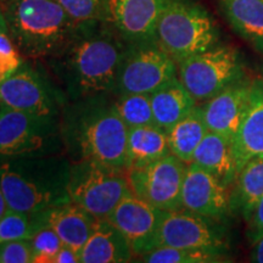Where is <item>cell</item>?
I'll list each match as a JSON object with an SVG mask.
<instances>
[{
  "mask_svg": "<svg viewBox=\"0 0 263 263\" xmlns=\"http://www.w3.org/2000/svg\"><path fill=\"white\" fill-rule=\"evenodd\" d=\"M127 47L111 21L82 22L48 64L72 103L114 93Z\"/></svg>",
  "mask_w": 263,
  "mask_h": 263,
  "instance_id": "cell-1",
  "label": "cell"
},
{
  "mask_svg": "<svg viewBox=\"0 0 263 263\" xmlns=\"http://www.w3.org/2000/svg\"><path fill=\"white\" fill-rule=\"evenodd\" d=\"M128 128L106 95L72 101L61 114L65 154L126 170Z\"/></svg>",
  "mask_w": 263,
  "mask_h": 263,
  "instance_id": "cell-2",
  "label": "cell"
},
{
  "mask_svg": "<svg viewBox=\"0 0 263 263\" xmlns=\"http://www.w3.org/2000/svg\"><path fill=\"white\" fill-rule=\"evenodd\" d=\"M71 160L66 154L0 160V184L8 209L39 212L70 202Z\"/></svg>",
  "mask_w": 263,
  "mask_h": 263,
  "instance_id": "cell-3",
  "label": "cell"
},
{
  "mask_svg": "<svg viewBox=\"0 0 263 263\" xmlns=\"http://www.w3.org/2000/svg\"><path fill=\"white\" fill-rule=\"evenodd\" d=\"M0 8L16 48L34 61L55 57L76 25L57 0H3Z\"/></svg>",
  "mask_w": 263,
  "mask_h": 263,
  "instance_id": "cell-4",
  "label": "cell"
},
{
  "mask_svg": "<svg viewBox=\"0 0 263 263\" xmlns=\"http://www.w3.org/2000/svg\"><path fill=\"white\" fill-rule=\"evenodd\" d=\"M155 39L178 64L218 44L219 31L203 6L192 0H172L159 20Z\"/></svg>",
  "mask_w": 263,
  "mask_h": 263,
  "instance_id": "cell-5",
  "label": "cell"
},
{
  "mask_svg": "<svg viewBox=\"0 0 263 263\" xmlns=\"http://www.w3.org/2000/svg\"><path fill=\"white\" fill-rule=\"evenodd\" d=\"M65 153L61 116L0 106V160Z\"/></svg>",
  "mask_w": 263,
  "mask_h": 263,
  "instance_id": "cell-6",
  "label": "cell"
},
{
  "mask_svg": "<svg viewBox=\"0 0 263 263\" xmlns=\"http://www.w3.org/2000/svg\"><path fill=\"white\" fill-rule=\"evenodd\" d=\"M68 194L72 202L98 219H106L124 196L133 194L127 171L91 161L71 162Z\"/></svg>",
  "mask_w": 263,
  "mask_h": 263,
  "instance_id": "cell-7",
  "label": "cell"
},
{
  "mask_svg": "<svg viewBox=\"0 0 263 263\" xmlns=\"http://www.w3.org/2000/svg\"><path fill=\"white\" fill-rule=\"evenodd\" d=\"M177 67V76L197 103H205L229 84L245 77L241 55L230 45L217 44L179 61Z\"/></svg>",
  "mask_w": 263,
  "mask_h": 263,
  "instance_id": "cell-8",
  "label": "cell"
},
{
  "mask_svg": "<svg viewBox=\"0 0 263 263\" xmlns=\"http://www.w3.org/2000/svg\"><path fill=\"white\" fill-rule=\"evenodd\" d=\"M68 103L61 85L39 65L24 61L0 83V106L43 116H61Z\"/></svg>",
  "mask_w": 263,
  "mask_h": 263,
  "instance_id": "cell-9",
  "label": "cell"
},
{
  "mask_svg": "<svg viewBox=\"0 0 263 263\" xmlns=\"http://www.w3.org/2000/svg\"><path fill=\"white\" fill-rule=\"evenodd\" d=\"M216 222L183 209L164 211L155 233L147 241L141 256L151 250L164 246L227 254L229 250L228 239L222 227Z\"/></svg>",
  "mask_w": 263,
  "mask_h": 263,
  "instance_id": "cell-10",
  "label": "cell"
},
{
  "mask_svg": "<svg viewBox=\"0 0 263 263\" xmlns=\"http://www.w3.org/2000/svg\"><path fill=\"white\" fill-rule=\"evenodd\" d=\"M177 71V62L156 41L128 43L112 94H151Z\"/></svg>",
  "mask_w": 263,
  "mask_h": 263,
  "instance_id": "cell-11",
  "label": "cell"
},
{
  "mask_svg": "<svg viewBox=\"0 0 263 263\" xmlns=\"http://www.w3.org/2000/svg\"><path fill=\"white\" fill-rule=\"evenodd\" d=\"M188 163L168 154L162 159L136 170H126L130 190L162 211L182 209V188Z\"/></svg>",
  "mask_w": 263,
  "mask_h": 263,
  "instance_id": "cell-12",
  "label": "cell"
},
{
  "mask_svg": "<svg viewBox=\"0 0 263 263\" xmlns=\"http://www.w3.org/2000/svg\"><path fill=\"white\" fill-rule=\"evenodd\" d=\"M182 209L213 221H224L232 215L230 186L190 162L183 182Z\"/></svg>",
  "mask_w": 263,
  "mask_h": 263,
  "instance_id": "cell-13",
  "label": "cell"
},
{
  "mask_svg": "<svg viewBox=\"0 0 263 263\" xmlns=\"http://www.w3.org/2000/svg\"><path fill=\"white\" fill-rule=\"evenodd\" d=\"M163 213L162 210L129 194L117 203L106 219L126 236L133 255L140 257Z\"/></svg>",
  "mask_w": 263,
  "mask_h": 263,
  "instance_id": "cell-14",
  "label": "cell"
},
{
  "mask_svg": "<svg viewBox=\"0 0 263 263\" xmlns=\"http://www.w3.org/2000/svg\"><path fill=\"white\" fill-rule=\"evenodd\" d=\"M252 82L246 77L240 78L205 101L202 112L209 132L233 141L248 107Z\"/></svg>",
  "mask_w": 263,
  "mask_h": 263,
  "instance_id": "cell-15",
  "label": "cell"
},
{
  "mask_svg": "<svg viewBox=\"0 0 263 263\" xmlns=\"http://www.w3.org/2000/svg\"><path fill=\"white\" fill-rule=\"evenodd\" d=\"M172 0H110L111 21L128 43L156 41V28Z\"/></svg>",
  "mask_w": 263,
  "mask_h": 263,
  "instance_id": "cell-16",
  "label": "cell"
},
{
  "mask_svg": "<svg viewBox=\"0 0 263 263\" xmlns=\"http://www.w3.org/2000/svg\"><path fill=\"white\" fill-rule=\"evenodd\" d=\"M232 147L238 173L249 161L263 157V80L252 82L248 107Z\"/></svg>",
  "mask_w": 263,
  "mask_h": 263,
  "instance_id": "cell-17",
  "label": "cell"
},
{
  "mask_svg": "<svg viewBox=\"0 0 263 263\" xmlns=\"http://www.w3.org/2000/svg\"><path fill=\"white\" fill-rule=\"evenodd\" d=\"M42 221L55 230L64 242L81 252L97 218L74 202H66L39 211Z\"/></svg>",
  "mask_w": 263,
  "mask_h": 263,
  "instance_id": "cell-18",
  "label": "cell"
},
{
  "mask_svg": "<svg viewBox=\"0 0 263 263\" xmlns=\"http://www.w3.org/2000/svg\"><path fill=\"white\" fill-rule=\"evenodd\" d=\"M81 263H122L133 258L129 241L107 219L95 221L81 252Z\"/></svg>",
  "mask_w": 263,
  "mask_h": 263,
  "instance_id": "cell-19",
  "label": "cell"
},
{
  "mask_svg": "<svg viewBox=\"0 0 263 263\" xmlns=\"http://www.w3.org/2000/svg\"><path fill=\"white\" fill-rule=\"evenodd\" d=\"M150 101L155 123L166 132L185 117L197 103L180 82L178 76L171 78L153 91L150 94Z\"/></svg>",
  "mask_w": 263,
  "mask_h": 263,
  "instance_id": "cell-20",
  "label": "cell"
},
{
  "mask_svg": "<svg viewBox=\"0 0 263 263\" xmlns=\"http://www.w3.org/2000/svg\"><path fill=\"white\" fill-rule=\"evenodd\" d=\"M192 162L213 174L228 186L233 185L238 176L232 141L213 132H207L196 147Z\"/></svg>",
  "mask_w": 263,
  "mask_h": 263,
  "instance_id": "cell-21",
  "label": "cell"
},
{
  "mask_svg": "<svg viewBox=\"0 0 263 263\" xmlns=\"http://www.w3.org/2000/svg\"><path fill=\"white\" fill-rule=\"evenodd\" d=\"M171 154L167 132L157 124L128 129L126 170L145 167Z\"/></svg>",
  "mask_w": 263,
  "mask_h": 263,
  "instance_id": "cell-22",
  "label": "cell"
},
{
  "mask_svg": "<svg viewBox=\"0 0 263 263\" xmlns=\"http://www.w3.org/2000/svg\"><path fill=\"white\" fill-rule=\"evenodd\" d=\"M219 5L236 34L263 55V0H219Z\"/></svg>",
  "mask_w": 263,
  "mask_h": 263,
  "instance_id": "cell-23",
  "label": "cell"
},
{
  "mask_svg": "<svg viewBox=\"0 0 263 263\" xmlns=\"http://www.w3.org/2000/svg\"><path fill=\"white\" fill-rule=\"evenodd\" d=\"M263 197V157L249 161L230 186V211L246 222Z\"/></svg>",
  "mask_w": 263,
  "mask_h": 263,
  "instance_id": "cell-24",
  "label": "cell"
},
{
  "mask_svg": "<svg viewBox=\"0 0 263 263\" xmlns=\"http://www.w3.org/2000/svg\"><path fill=\"white\" fill-rule=\"evenodd\" d=\"M207 126L203 118L202 106L196 105L185 117L167 130L171 154L190 163L196 147L206 136Z\"/></svg>",
  "mask_w": 263,
  "mask_h": 263,
  "instance_id": "cell-25",
  "label": "cell"
},
{
  "mask_svg": "<svg viewBox=\"0 0 263 263\" xmlns=\"http://www.w3.org/2000/svg\"><path fill=\"white\" fill-rule=\"evenodd\" d=\"M114 107L128 128L156 124L151 107L150 94L117 95Z\"/></svg>",
  "mask_w": 263,
  "mask_h": 263,
  "instance_id": "cell-26",
  "label": "cell"
},
{
  "mask_svg": "<svg viewBox=\"0 0 263 263\" xmlns=\"http://www.w3.org/2000/svg\"><path fill=\"white\" fill-rule=\"evenodd\" d=\"M147 263H217L228 261V256L222 252L206 251L197 249L157 248L140 257Z\"/></svg>",
  "mask_w": 263,
  "mask_h": 263,
  "instance_id": "cell-27",
  "label": "cell"
},
{
  "mask_svg": "<svg viewBox=\"0 0 263 263\" xmlns=\"http://www.w3.org/2000/svg\"><path fill=\"white\" fill-rule=\"evenodd\" d=\"M44 224L39 212H20L8 210L0 218V242L11 240H31Z\"/></svg>",
  "mask_w": 263,
  "mask_h": 263,
  "instance_id": "cell-28",
  "label": "cell"
},
{
  "mask_svg": "<svg viewBox=\"0 0 263 263\" xmlns=\"http://www.w3.org/2000/svg\"><path fill=\"white\" fill-rule=\"evenodd\" d=\"M57 2L74 24L111 21L110 0H57Z\"/></svg>",
  "mask_w": 263,
  "mask_h": 263,
  "instance_id": "cell-29",
  "label": "cell"
},
{
  "mask_svg": "<svg viewBox=\"0 0 263 263\" xmlns=\"http://www.w3.org/2000/svg\"><path fill=\"white\" fill-rule=\"evenodd\" d=\"M33 248V263H54L55 256L64 242L55 230L44 223L31 239Z\"/></svg>",
  "mask_w": 263,
  "mask_h": 263,
  "instance_id": "cell-30",
  "label": "cell"
},
{
  "mask_svg": "<svg viewBox=\"0 0 263 263\" xmlns=\"http://www.w3.org/2000/svg\"><path fill=\"white\" fill-rule=\"evenodd\" d=\"M22 62L24 58L10 38L9 33L0 31V83L14 73Z\"/></svg>",
  "mask_w": 263,
  "mask_h": 263,
  "instance_id": "cell-31",
  "label": "cell"
},
{
  "mask_svg": "<svg viewBox=\"0 0 263 263\" xmlns=\"http://www.w3.org/2000/svg\"><path fill=\"white\" fill-rule=\"evenodd\" d=\"M31 240H11L0 242V263H32Z\"/></svg>",
  "mask_w": 263,
  "mask_h": 263,
  "instance_id": "cell-32",
  "label": "cell"
},
{
  "mask_svg": "<svg viewBox=\"0 0 263 263\" xmlns=\"http://www.w3.org/2000/svg\"><path fill=\"white\" fill-rule=\"evenodd\" d=\"M263 234V197L259 200L257 206L248 221V236L252 242Z\"/></svg>",
  "mask_w": 263,
  "mask_h": 263,
  "instance_id": "cell-33",
  "label": "cell"
},
{
  "mask_svg": "<svg viewBox=\"0 0 263 263\" xmlns=\"http://www.w3.org/2000/svg\"><path fill=\"white\" fill-rule=\"evenodd\" d=\"M54 263H81L80 252L76 251L70 246L62 245L59 252L55 256Z\"/></svg>",
  "mask_w": 263,
  "mask_h": 263,
  "instance_id": "cell-34",
  "label": "cell"
},
{
  "mask_svg": "<svg viewBox=\"0 0 263 263\" xmlns=\"http://www.w3.org/2000/svg\"><path fill=\"white\" fill-rule=\"evenodd\" d=\"M250 259L256 263H263V234L252 242V250Z\"/></svg>",
  "mask_w": 263,
  "mask_h": 263,
  "instance_id": "cell-35",
  "label": "cell"
},
{
  "mask_svg": "<svg viewBox=\"0 0 263 263\" xmlns=\"http://www.w3.org/2000/svg\"><path fill=\"white\" fill-rule=\"evenodd\" d=\"M8 203H6L4 193H3L2 189V184H0V218L5 215V212L8 211Z\"/></svg>",
  "mask_w": 263,
  "mask_h": 263,
  "instance_id": "cell-36",
  "label": "cell"
},
{
  "mask_svg": "<svg viewBox=\"0 0 263 263\" xmlns=\"http://www.w3.org/2000/svg\"><path fill=\"white\" fill-rule=\"evenodd\" d=\"M0 31L8 32V26H6V21L4 17V14H3L2 8H0Z\"/></svg>",
  "mask_w": 263,
  "mask_h": 263,
  "instance_id": "cell-37",
  "label": "cell"
}]
</instances>
